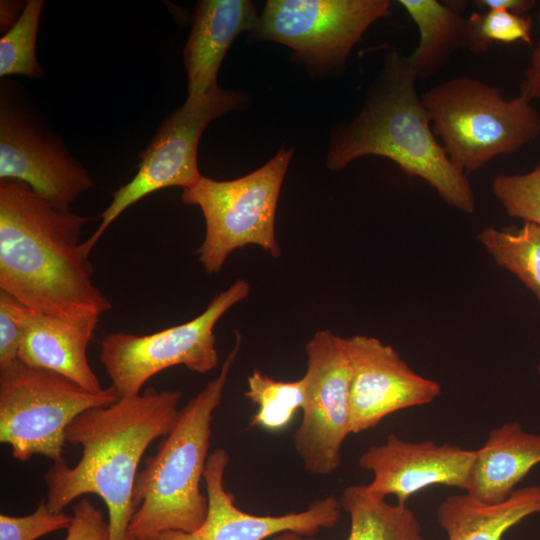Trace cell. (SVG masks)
Here are the masks:
<instances>
[{"label": "cell", "mask_w": 540, "mask_h": 540, "mask_svg": "<svg viewBox=\"0 0 540 540\" xmlns=\"http://www.w3.org/2000/svg\"><path fill=\"white\" fill-rule=\"evenodd\" d=\"M475 451L465 493L488 504L500 503L540 464V434L526 432L519 422H507L492 429Z\"/></svg>", "instance_id": "18"}, {"label": "cell", "mask_w": 540, "mask_h": 540, "mask_svg": "<svg viewBox=\"0 0 540 540\" xmlns=\"http://www.w3.org/2000/svg\"><path fill=\"white\" fill-rule=\"evenodd\" d=\"M73 517L53 512L45 499L27 516L0 515V540H37L49 533L68 529Z\"/></svg>", "instance_id": "27"}, {"label": "cell", "mask_w": 540, "mask_h": 540, "mask_svg": "<svg viewBox=\"0 0 540 540\" xmlns=\"http://www.w3.org/2000/svg\"><path fill=\"white\" fill-rule=\"evenodd\" d=\"M292 155V148L282 147L266 164L243 177L218 181L201 176L183 189L182 202L198 206L204 216L205 236L197 253L206 272H219L234 250L247 245H257L274 258L280 255L275 215Z\"/></svg>", "instance_id": "6"}, {"label": "cell", "mask_w": 540, "mask_h": 540, "mask_svg": "<svg viewBox=\"0 0 540 540\" xmlns=\"http://www.w3.org/2000/svg\"><path fill=\"white\" fill-rule=\"evenodd\" d=\"M225 358L219 374L182 409L156 453L146 459L133 488L135 513L129 526L132 540H146L165 531L193 532L206 519L208 497L200 490L212 419L220 405L241 335Z\"/></svg>", "instance_id": "4"}, {"label": "cell", "mask_w": 540, "mask_h": 540, "mask_svg": "<svg viewBox=\"0 0 540 540\" xmlns=\"http://www.w3.org/2000/svg\"><path fill=\"white\" fill-rule=\"evenodd\" d=\"M13 311L22 333L19 361L58 373L90 392L104 389L87 357L99 318L62 319L31 310L15 298Z\"/></svg>", "instance_id": "16"}, {"label": "cell", "mask_w": 540, "mask_h": 540, "mask_svg": "<svg viewBox=\"0 0 540 540\" xmlns=\"http://www.w3.org/2000/svg\"><path fill=\"white\" fill-rule=\"evenodd\" d=\"M419 30V42L407 59L418 80L436 74L452 54L466 47V18L446 2L399 0Z\"/></svg>", "instance_id": "20"}, {"label": "cell", "mask_w": 540, "mask_h": 540, "mask_svg": "<svg viewBox=\"0 0 540 540\" xmlns=\"http://www.w3.org/2000/svg\"><path fill=\"white\" fill-rule=\"evenodd\" d=\"M491 190L507 215L540 226V164L527 173L496 175Z\"/></svg>", "instance_id": "26"}, {"label": "cell", "mask_w": 540, "mask_h": 540, "mask_svg": "<svg viewBox=\"0 0 540 540\" xmlns=\"http://www.w3.org/2000/svg\"><path fill=\"white\" fill-rule=\"evenodd\" d=\"M540 513V485L517 488L504 501L482 502L464 493L446 498L436 517L448 540H503L525 518Z\"/></svg>", "instance_id": "19"}, {"label": "cell", "mask_w": 540, "mask_h": 540, "mask_svg": "<svg viewBox=\"0 0 540 540\" xmlns=\"http://www.w3.org/2000/svg\"><path fill=\"white\" fill-rule=\"evenodd\" d=\"M43 0H29L18 21L0 38V76L43 77L36 56V41Z\"/></svg>", "instance_id": "24"}, {"label": "cell", "mask_w": 540, "mask_h": 540, "mask_svg": "<svg viewBox=\"0 0 540 540\" xmlns=\"http://www.w3.org/2000/svg\"><path fill=\"white\" fill-rule=\"evenodd\" d=\"M182 393L147 388L115 403L89 409L66 430V441L82 447L71 467L64 458L47 470V504L53 512L76 498L94 494L108 510L109 540H132L133 488L138 465L150 444L171 429Z\"/></svg>", "instance_id": "2"}, {"label": "cell", "mask_w": 540, "mask_h": 540, "mask_svg": "<svg viewBox=\"0 0 540 540\" xmlns=\"http://www.w3.org/2000/svg\"><path fill=\"white\" fill-rule=\"evenodd\" d=\"M87 221L54 207L22 181L0 180V290L62 319L100 318L111 310L79 242Z\"/></svg>", "instance_id": "1"}, {"label": "cell", "mask_w": 540, "mask_h": 540, "mask_svg": "<svg viewBox=\"0 0 540 540\" xmlns=\"http://www.w3.org/2000/svg\"><path fill=\"white\" fill-rule=\"evenodd\" d=\"M538 22L540 25V11ZM520 91L530 101L540 100V38L532 52L530 64L525 70Z\"/></svg>", "instance_id": "30"}, {"label": "cell", "mask_w": 540, "mask_h": 540, "mask_svg": "<svg viewBox=\"0 0 540 540\" xmlns=\"http://www.w3.org/2000/svg\"><path fill=\"white\" fill-rule=\"evenodd\" d=\"M24 8L23 2L7 0L0 2L1 32H7L18 21Z\"/></svg>", "instance_id": "32"}, {"label": "cell", "mask_w": 540, "mask_h": 540, "mask_svg": "<svg viewBox=\"0 0 540 540\" xmlns=\"http://www.w3.org/2000/svg\"><path fill=\"white\" fill-rule=\"evenodd\" d=\"M247 102L241 91L217 88L185 100L168 115L146 148L139 154L134 177L113 192L109 206L99 215L100 224L82 243L87 256L109 226L130 206L168 187L189 188L201 178L197 151L209 123Z\"/></svg>", "instance_id": "8"}, {"label": "cell", "mask_w": 540, "mask_h": 540, "mask_svg": "<svg viewBox=\"0 0 540 540\" xmlns=\"http://www.w3.org/2000/svg\"><path fill=\"white\" fill-rule=\"evenodd\" d=\"M350 367V426L358 434L397 411L431 403L441 385L414 372L397 350L378 338H342Z\"/></svg>", "instance_id": "13"}, {"label": "cell", "mask_w": 540, "mask_h": 540, "mask_svg": "<svg viewBox=\"0 0 540 540\" xmlns=\"http://www.w3.org/2000/svg\"><path fill=\"white\" fill-rule=\"evenodd\" d=\"M538 372H539V375H540V361L538 363Z\"/></svg>", "instance_id": "34"}, {"label": "cell", "mask_w": 540, "mask_h": 540, "mask_svg": "<svg viewBox=\"0 0 540 540\" xmlns=\"http://www.w3.org/2000/svg\"><path fill=\"white\" fill-rule=\"evenodd\" d=\"M474 4L481 11L501 9L524 15L536 5V2L534 0H475Z\"/></svg>", "instance_id": "31"}, {"label": "cell", "mask_w": 540, "mask_h": 540, "mask_svg": "<svg viewBox=\"0 0 540 540\" xmlns=\"http://www.w3.org/2000/svg\"><path fill=\"white\" fill-rule=\"evenodd\" d=\"M271 540H316V539L312 537L302 536L293 532H284V533H280L272 537Z\"/></svg>", "instance_id": "33"}, {"label": "cell", "mask_w": 540, "mask_h": 540, "mask_svg": "<svg viewBox=\"0 0 540 540\" xmlns=\"http://www.w3.org/2000/svg\"><path fill=\"white\" fill-rule=\"evenodd\" d=\"M417 81L407 56L387 52L359 114L333 130L327 167L341 170L362 156L384 157L408 176L426 181L448 205L472 214L471 183L437 141Z\"/></svg>", "instance_id": "3"}, {"label": "cell", "mask_w": 540, "mask_h": 540, "mask_svg": "<svg viewBox=\"0 0 540 540\" xmlns=\"http://www.w3.org/2000/svg\"><path fill=\"white\" fill-rule=\"evenodd\" d=\"M119 399L112 385L90 392L58 373L18 360L0 368V442L22 462L35 455L58 461L71 422Z\"/></svg>", "instance_id": "7"}, {"label": "cell", "mask_w": 540, "mask_h": 540, "mask_svg": "<svg viewBox=\"0 0 540 540\" xmlns=\"http://www.w3.org/2000/svg\"><path fill=\"white\" fill-rule=\"evenodd\" d=\"M240 279L218 293L206 309L190 321L151 334L113 332L100 343L99 359L120 398L140 394L159 372L178 365L205 374L219 361L214 328L219 319L249 294Z\"/></svg>", "instance_id": "9"}, {"label": "cell", "mask_w": 540, "mask_h": 540, "mask_svg": "<svg viewBox=\"0 0 540 540\" xmlns=\"http://www.w3.org/2000/svg\"><path fill=\"white\" fill-rule=\"evenodd\" d=\"M229 460L224 448L209 454L203 474L208 512L198 529L193 532L165 531L146 540H265L284 532L312 537L339 522L342 508L334 495L313 501L303 511L278 516L255 515L239 509L234 504L233 494L224 488Z\"/></svg>", "instance_id": "14"}, {"label": "cell", "mask_w": 540, "mask_h": 540, "mask_svg": "<svg viewBox=\"0 0 540 540\" xmlns=\"http://www.w3.org/2000/svg\"><path fill=\"white\" fill-rule=\"evenodd\" d=\"M475 453L449 443H412L391 433L385 443L365 450L358 464L373 474L366 484L372 494L394 495L405 505L412 495L434 485L466 491Z\"/></svg>", "instance_id": "15"}, {"label": "cell", "mask_w": 540, "mask_h": 540, "mask_svg": "<svg viewBox=\"0 0 540 540\" xmlns=\"http://www.w3.org/2000/svg\"><path fill=\"white\" fill-rule=\"evenodd\" d=\"M340 504L350 517L346 540H425L421 524L407 504H390L364 484L348 486Z\"/></svg>", "instance_id": "21"}, {"label": "cell", "mask_w": 540, "mask_h": 540, "mask_svg": "<svg viewBox=\"0 0 540 540\" xmlns=\"http://www.w3.org/2000/svg\"><path fill=\"white\" fill-rule=\"evenodd\" d=\"M477 239L501 268L515 275L540 302V226L485 227Z\"/></svg>", "instance_id": "22"}, {"label": "cell", "mask_w": 540, "mask_h": 540, "mask_svg": "<svg viewBox=\"0 0 540 540\" xmlns=\"http://www.w3.org/2000/svg\"><path fill=\"white\" fill-rule=\"evenodd\" d=\"M532 19L501 9L473 13L466 18V47L474 54L488 51L494 42L513 43L523 41L529 45Z\"/></svg>", "instance_id": "25"}, {"label": "cell", "mask_w": 540, "mask_h": 540, "mask_svg": "<svg viewBox=\"0 0 540 540\" xmlns=\"http://www.w3.org/2000/svg\"><path fill=\"white\" fill-rule=\"evenodd\" d=\"M302 421L293 434L304 468L329 475L341 465V449L350 426V367L342 337L319 330L306 343Z\"/></svg>", "instance_id": "12"}, {"label": "cell", "mask_w": 540, "mask_h": 540, "mask_svg": "<svg viewBox=\"0 0 540 540\" xmlns=\"http://www.w3.org/2000/svg\"><path fill=\"white\" fill-rule=\"evenodd\" d=\"M245 396L257 411L250 420V427L278 431L287 427L304 403V381L275 380L255 369L248 377Z\"/></svg>", "instance_id": "23"}, {"label": "cell", "mask_w": 540, "mask_h": 540, "mask_svg": "<svg viewBox=\"0 0 540 540\" xmlns=\"http://www.w3.org/2000/svg\"><path fill=\"white\" fill-rule=\"evenodd\" d=\"M26 183L54 207L69 210L94 185L88 171L36 115L12 83L0 85V180Z\"/></svg>", "instance_id": "11"}, {"label": "cell", "mask_w": 540, "mask_h": 540, "mask_svg": "<svg viewBox=\"0 0 540 540\" xmlns=\"http://www.w3.org/2000/svg\"><path fill=\"white\" fill-rule=\"evenodd\" d=\"M389 0H269L253 36L290 47L313 72L339 70Z\"/></svg>", "instance_id": "10"}, {"label": "cell", "mask_w": 540, "mask_h": 540, "mask_svg": "<svg viewBox=\"0 0 540 540\" xmlns=\"http://www.w3.org/2000/svg\"><path fill=\"white\" fill-rule=\"evenodd\" d=\"M435 136L464 173L512 154L540 135V114L523 94L505 98L471 76H457L421 94Z\"/></svg>", "instance_id": "5"}, {"label": "cell", "mask_w": 540, "mask_h": 540, "mask_svg": "<svg viewBox=\"0 0 540 540\" xmlns=\"http://www.w3.org/2000/svg\"><path fill=\"white\" fill-rule=\"evenodd\" d=\"M73 519L65 540H109V524L87 497L73 506Z\"/></svg>", "instance_id": "28"}, {"label": "cell", "mask_w": 540, "mask_h": 540, "mask_svg": "<svg viewBox=\"0 0 540 540\" xmlns=\"http://www.w3.org/2000/svg\"><path fill=\"white\" fill-rule=\"evenodd\" d=\"M258 20L257 9L252 1L197 2L183 51L188 82L187 97H198L218 88V71L228 49L242 32L254 31Z\"/></svg>", "instance_id": "17"}, {"label": "cell", "mask_w": 540, "mask_h": 540, "mask_svg": "<svg viewBox=\"0 0 540 540\" xmlns=\"http://www.w3.org/2000/svg\"><path fill=\"white\" fill-rule=\"evenodd\" d=\"M14 297L0 290V368L18 361L21 328L13 311Z\"/></svg>", "instance_id": "29"}]
</instances>
